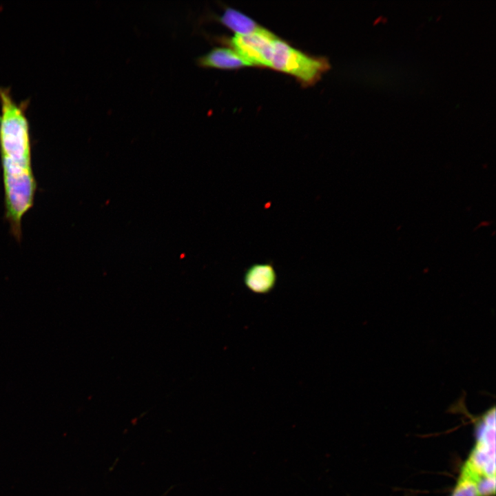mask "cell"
Instances as JSON below:
<instances>
[{"label":"cell","instance_id":"6da1fadb","mask_svg":"<svg viewBox=\"0 0 496 496\" xmlns=\"http://www.w3.org/2000/svg\"><path fill=\"white\" fill-rule=\"evenodd\" d=\"M0 154L2 174L20 180L33 174L29 124L22 103L7 88H0Z\"/></svg>","mask_w":496,"mask_h":496},{"label":"cell","instance_id":"7a4b0ae2","mask_svg":"<svg viewBox=\"0 0 496 496\" xmlns=\"http://www.w3.org/2000/svg\"><path fill=\"white\" fill-rule=\"evenodd\" d=\"M476 423V442L463 465L458 479L475 487L479 496L495 494V408L493 406Z\"/></svg>","mask_w":496,"mask_h":496},{"label":"cell","instance_id":"3957f363","mask_svg":"<svg viewBox=\"0 0 496 496\" xmlns=\"http://www.w3.org/2000/svg\"><path fill=\"white\" fill-rule=\"evenodd\" d=\"M268 67L291 74L302 85L309 86L320 79L330 65L325 58L307 55L276 37Z\"/></svg>","mask_w":496,"mask_h":496},{"label":"cell","instance_id":"277c9868","mask_svg":"<svg viewBox=\"0 0 496 496\" xmlns=\"http://www.w3.org/2000/svg\"><path fill=\"white\" fill-rule=\"evenodd\" d=\"M276 36L260 27L247 35L236 34L230 41L234 50L250 66L268 67Z\"/></svg>","mask_w":496,"mask_h":496},{"label":"cell","instance_id":"5b68a950","mask_svg":"<svg viewBox=\"0 0 496 496\" xmlns=\"http://www.w3.org/2000/svg\"><path fill=\"white\" fill-rule=\"evenodd\" d=\"M243 281L250 291L264 295L274 289L277 282V273L274 267L270 263H255L246 269Z\"/></svg>","mask_w":496,"mask_h":496},{"label":"cell","instance_id":"8992f818","mask_svg":"<svg viewBox=\"0 0 496 496\" xmlns=\"http://www.w3.org/2000/svg\"><path fill=\"white\" fill-rule=\"evenodd\" d=\"M199 65L219 69H237L250 66L234 50L215 48L198 59Z\"/></svg>","mask_w":496,"mask_h":496},{"label":"cell","instance_id":"52a82bcc","mask_svg":"<svg viewBox=\"0 0 496 496\" xmlns=\"http://www.w3.org/2000/svg\"><path fill=\"white\" fill-rule=\"evenodd\" d=\"M220 21L237 35H247L260 27L250 17L233 8H227Z\"/></svg>","mask_w":496,"mask_h":496}]
</instances>
